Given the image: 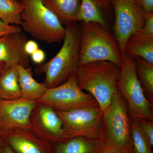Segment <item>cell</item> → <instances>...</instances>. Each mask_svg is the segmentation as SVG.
I'll return each mask as SVG.
<instances>
[{"instance_id":"cell-30","label":"cell","mask_w":153,"mask_h":153,"mask_svg":"<svg viewBox=\"0 0 153 153\" xmlns=\"http://www.w3.org/2000/svg\"><path fill=\"white\" fill-rule=\"evenodd\" d=\"M3 153H15V152L9 147H6L4 149Z\"/></svg>"},{"instance_id":"cell-25","label":"cell","mask_w":153,"mask_h":153,"mask_svg":"<svg viewBox=\"0 0 153 153\" xmlns=\"http://www.w3.org/2000/svg\"><path fill=\"white\" fill-rule=\"evenodd\" d=\"M140 34L146 36H153V13L146 15L144 26Z\"/></svg>"},{"instance_id":"cell-31","label":"cell","mask_w":153,"mask_h":153,"mask_svg":"<svg viewBox=\"0 0 153 153\" xmlns=\"http://www.w3.org/2000/svg\"><path fill=\"white\" fill-rule=\"evenodd\" d=\"M5 68V65L4 63H0V73L3 69H4Z\"/></svg>"},{"instance_id":"cell-21","label":"cell","mask_w":153,"mask_h":153,"mask_svg":"<svg viewBox=\"0 0 153 153\" xmlns=\"http://www.w3.org/2000/svg\"><path fill=\"white\" fill-rule=\"evenodd\" d=\"M131 128L134 153H153L151 146L143 133L139 122L131 118Z\"/></svg>"},{"instance_id":"cell-29","label":"cell","mask_w":153,"mask_h":153,"mask_svg":"<svg viewBox=\"0 0 153 153\" xmlns=\"http://www.w3.org/2000/svg\"><path fill=\"white\" fill-rule=\"evenodd\" d=\"M102 153H128L122 152V151L117 150L105 146L104 150Z\"/></svg>"},{"instance_id":"cell-27","label":"cell","mask_w":153,"mask_h":153,"mask_svg":"<svg viewBox=\"0 0 153 153\" xmlns=\"http://www.w3.org/2000/svg\"><path fill=\"white\" fill-rule=\"evenodd\" d=\"M39 48L38 43L33 40L27 41L25 46V50L28 56H30Z\"/></svg>"},{"instance_id":"cell-19","label":"cell","mask_w":153,"mask_h":153,"mask_svg":"<svg viewBox=\"0 0 153 153\" xmlns=\"http://www.w3.org/2000/svg\"><path fill=\"white\" fill-rule=\"evenodd\" d=\"M101 7L94 0H80L78 20L82 23H96L105 26Z\"/></svg>"},{"instance_id":"cell-20","label":"cell","mask_w":153,"mask_h":153,"mask_svg":"<svg viewBox=\"0 0 153 153\" xmlns=\"http://www.w3.org/2000/svg\"><path fill=\"white\" fill-rule=\"evenodd\" d=\"M40 119L44 126L59 138L63 139V122L53 108L44 107L40 110Z\"/></svg>"},{"instance_id":"cell-3","label":"cell","mask_w":153,"mask_h":153,"mask_svg":"<svg viewBox=\"0 0 153 153\" xmlns=\"http://www.w3.org/2000/svg\"><path fill=\"white\" fill-rule=\"evenodd\" d=\"M80 29L79 65L94 61H110L120 66L122 55L114 35L105 26L82 23Z\"/></svg>"},{"instance_id":"cell-12","label":"cell","mask_w":153,"mask_h":153,"mask_svg":"<svg viewBox=\"0 0 153 153\" xmlns=\"http://www.w3.org/2000/svg\"><path fill=\"white\" fill-rule=\"evenodd\" d=\"M105 147L100 139L75 137L57 145L56 153H102Z\"/></svg>"},{"instance_id":"cell-2","label":"cell","mask_w":153,"mask_h":153,"mask_svg":"<svg viewBox=\"0 0 153 153\" xmlns=\"http://www.w3.org/2000/svg\"><path fill=\"white\" fill-rule=\"evenodd\" d=\"M66 26V36L61 49L55 57L40 67L41 71L45 73L44 84L48 88L66 82L70 76L76 74L80 66V27L76 26V23Z\"/></svg>"},{"instance_id":"cell-10","label":"cell","mask_w":153,"mask_h":153,"mask_svg":"<svg viewBox=\"0 0 153 153\" xmlns=\"http://www.w3.org/2000/svg\"><path fill=\"white\" fill-rule=\"evenodd\" d=\"M27 41V36L22 32L0 38V63H4L5 68L15 65L27 68L30 62L29 56L25 50Z\"/></svg>"},{"instance_id":"cell-7","label":"cell","mask_w":153,"mask_h":153,"mask_svg":"<svg viewBox=\"0 0 153 153\" xmlns=\"http://www.w3.org/2000/svg\"><path fill=\"white\" fill-rule=\"evenodd\" d=\"M56 113L63 122V139L78 137L101 139L103 112L99 106Z\"/></svg>"},{"instance_id":"cell-4","label":"cell","mask_w":153,"mask_h":153,"mask_svg":"<svg viewBox=\"0 0 153 153\" xmlns=\"http://www.w3.org/2000/svg\"><path fill=\"white\" fill-rule=\"evenodd\" d=\"M23 7L22 29L37 40L48 44L63 41L66 28L42 0H20Z\"/></svg>"},{"instance_id":"cell-26","label":"cell","mask_w":153,"mask_h":153,"mask_svg":"<svg viewBox=\"0 0 153 153\" xmlns=\"http://www.w3.org/2000/svg\"><path fill=\"white\" fill-rule=\"evenodd\" d=\"M32 61L36 64H41L46 58V54L43 50L38 49L30 56Z\"/></svg>"},{"instance_id":"cell-23","label":"cell","mask_w":153,"mask_h":153,"mask_svg":"<svg viewBox=\"0 0 153 153\" xmlns=\"http://www.w3.org/2000/svg\"><path fill=\"white\" fill-rule=\"evenodd\" d=\"M141 128L146 139L151 146L153 147V121L140 120Z\"/></svg>"},{"instance_id":"cell-17","label":"cell","mask_w":153,"mask_h":153,"mask_svg":"<svg viewBox=\"0 0 153 153\" xmlns=\"http://www.w3.org/2000/svg\"><path fill=\"white\" fill-rule=\"evenodd\" d=\"M135 62L137 75L145 95L152 103L153 100V64L140 57H133Z\"/></svg>"},{"instance_id":"cell-13","label":"cell","mask_w":153,"mask_h":153,"mask_svg":"<svg viewBox=\"0 0 153 153\" xmlns=\"http://www.w3.org/2000/svg\"><path fill=\"white\" fill-rule=\"evenodd\" d=\"M53 11L63 25L79 22L80 0H42Z\"/></svg>"},{"instance_id":"cell-18","label":"cell","mask_w":153,"mask_h":153,"mask_svg":"<svg viewBox=\"0 0 153 153\" xmlns=\"http://www.w3.org/2000/svg\"><path fill=\"white\" fill-rule=\"evenodd\" d=\"M23 7L18 0H0V20L7 25L21 26Z\"/></svg>"},{"instance_id":"cell-14","label":"cell","mask_w":153,"mask_h":153,"mask_svg":"<svg viewBox=\"0 0 153 153\" xmlns=\"http://www.w3.org/2000/svg\"><path fill=\"white\" fill-rule=\"evenodd\" d=\"M125 53L153 64V36L138 33L130 37L126 44Z\"/></svg>"},{"instance_id":"cell-33","label":"cell","mask_w":153,"mask_h":153,"mask_svg":"<svg viewBox=\"0 0 153 153\" xmlns=\"http://www.w3.org/2000/svg\"><path fill=\"white\" fill-rule=\"evenodd\" d=\"M18 1H20V0H18Z\"/></svg>"},{"instance_id":"cell-32","label":"cell","mask_w":153,"mask_h":153,"mask_svg":"<svg viewBox=\"0 0 153 153\" xmlns=\"http://www.w3.org/2000/svg\"><path fill=\"white\" fill-rule=\"evenodd\" d=\"M136 1H138L139 0H136Z\"/></svg>"},{"instance_id":"cell-28","label":"cell","mask_w":153,"mask_h":153,"mask_svg":"<svg viewBox=\"0 0 153 153\" xmlns=\"http://www.w3.org/2000/svg\"><path fill=\"white\" fill-rule=\"evenodd\" d=\"M138 1L146 15L152 13L153 0H139Z\"/></svg>"},{"instance_id":"cell-5","label":"cell","mask_w":153,"mask_h":153,"mask_svg":"<svg viewBox=\"0 0 153 153\" xmlns=\"http://www.w3.org/2000/svg\"><path fill=\"white\" fill-rule=\"evenodd\" d=\"M131 122L126 102L117 91L113 96L108 109L103 114L101 140L105 146L134 153Z\"/></svg>"},{"instance_id":"cell-1","label":"cell","mask_w":153,"mask_h":153,"mask_svg":"<svg viewBox=\"0 0 153 153\" xmlns=\"http://www.w3.org/2000/svg\"><path fill=\"white\" fill-rule=\"evenodd\" d=\"M120 66L108 61H94L80 65L76 75L81 90L93 97L105 113L117 91Z\"/></svg>"},{"instance_id":"cell-11","label":"cell","mask_w":153,"mask_h":153,"mask_svg":"<svg viewBox=\"0 0 153 153\" xmlns=\"http://www.w3.org/2000/svg\"><path fill=\"white\" fill-rule=\"evenodd\" d=\"M34 105L33 100L24 97L0 100V119L9 127H26Z\"/></svg>"},{"instance_id":"cell-24","label":"cell","mask_w":153,"mask_h":153,"mask_svg":"<svg viewBox=\"0 0 153 153\" xmlns=\"http://www.w3.org/2000/svg\"><path fill=\"white\" fill-rule=\"evenodd\" d=\"M21 32L22 29L19 26L7 25L0 20V38L12 33Z\"/></svg>"},{"instance_id":"cell-16","label":"cell","mask_w":153,"mask_h":153,"mask_svg":"<svg viewBox=\"0 0 153 153\" xmlns=\"http://www.w3.org/2000/svg\"><path fill=\"white\" fill-rule=\"evenodd\" d=\"M19 82L22 97L35 99H39L47 89L44 83L36 81L28 68L21 65H18Z\"/></svg>"},{"instance_id":"cell-9","label":"cell","mask_w":153,"mask_h":153,"mask_svg":"<svg viewBox=\"0 0 153 153\" xmlns=\"http://www.w3.org/2000/svg\"><path fill=\"white\" fill-rule=\"evenodd\" d=\"M115 12L114 33L122 55L130 37L142 30L146 15L136 0H113Z\"/></svg>"},{"instance_id":"cell-6","label":"cell","mask_w":153,"mask_h":153,"mask_svg":"<svg viewBox=\"0 0 153 153\" xmlns=\"http://www.w3.org/2000/svg\"><path fill=\"white\" fill-rule=\"evenodd\" d=\"M117 88L126 102L131 118L153 121L152 105L145 95L133 57L126 53L122 56Z\"/></svg>"},{"instance_id":"cell-22","label":"cell","mask_w":153,"mask_h":153,"mask_svg":"<svg viewBox=\"0 0 153 153\" xmlns=\"http://www.w3.org/2000/svg\"><path fill=\"white\" fill-rule=\"evenodd\" d=\"M9 143L13 149L19 153H42L39 149L30 141L19 137H12Z\"/></svg>"},{"instance_id":"cell-15","label":"cell","mask_w":153,"mask_h":153,"mask_svg":"<svg viewBox=\"0 0 153 153\" xmlns=\"http://www.w3.org/2000/svg\"><path fill=\"white\" fill-rule=\"evenodd\" d=\"M18 65L5 68L0 76V97L6 100L22 97L19 82Z\"/></svg>"},{"instance_id":"cell-8","label":"cell","mask_w":153,"mask_h":153,"mask_svg":"<svg viewBox=\"0 0 153 153\" xmlns=\"http://www.w3.org/2000/svg\"><path fill=\"white\" fill-rule=\"evenodd\" d=\"M38 100L60 111L99 106L92 95L79 88L76 74L61 85L47 88Z\"/></svg>"}]
</instances>
